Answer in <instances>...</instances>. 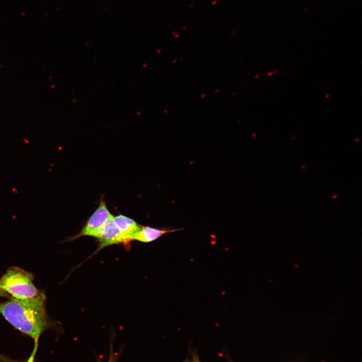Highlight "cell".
Returning <instances> with one entry per match:
<instances>
[{
	"instance_id": "obj_9",
	"label": "cell",
	"mask_w": 362,
	"mask_h": 362,
	"mask_svg": "<svg viewBox=\"0 0 362 362\" xmlns=\"http://www.w3.org/2000/svg\"><path fill=\"white\" fill-rule=\"evenodd\" d=\"M194 362H200V361L198 358H196L194 360Z\"/></svg>"
},
{
	"instance_id": "obj_6",
	"label": "cell",
	"mask_w": 362,
	"mask_h": 362,
	"mask_svg": "<svg viewBox=\"0 0 362 362\" xmlns=\"http://www.w3.org/2000/svg\"><path fill=\"white\" fill-rule=\"evenodd\" d=\"M114 220L120 230L128 236L131 241H132L133 235L141 227V225H139L133 219L122 215H119L114 217Z\"/></svg>"
},
{
	"instance_id": "obj_11",
	"label": "cell",
	"mask_w": 362,
	"mask_h": 362,
	"mask_svg": "<svg viewBox=\"0 0 362 362\" xmlns=\"http://www.w3.org/2000/svg\"><path fill=\"white\" fill-rule=\"evenodd\" d=\"M278 71H279L278 70H275L274 72H273V73H277V72H278Z\"/></svg>"
},
{
	"instance_id": "obj_4",
	"label": "cell",
	"mask_w": 362,
	"mask_h": 362,
	"mask_svg": "<svg viewBox=\"0 0 362 362\" xmlns=\"http://www.w3.org/2000/svg\"><path fill=\"white\" fill-rule=\"evenodd\" d=\"M112 216L105 203L101 201L98 208L88 219L80 233L69 238L72 241L83 236L93 237L96 232Z\"/></svg>"
},
{
	"instance_id": "obj_3",
	"label": "cell",
	"mask_w": 362,
	"mask_h": 362,
	"mask_svg": "<svg viewBox=\"0 0 362 362\" xmlns=\"http://www.w3.org/2000/svg\"><path fill=\"white\" fill-rule=\"evenodd\" d=\"M93 237L97 238L99 242L98 247L94 254L107 246L114 244H121L128 247L131 241L116 225L113 215L98 230Z\"/></svg>"
},
{
	"instance_id": "obj_2",
	"label": "cell",
	"mask_w": 362,
	"mask_h": 362,
	"mask_svg": "<svg viewBox=\"0 0 362 362\" xmlns=\"http://www.w3.org/2000/svg\"><path fill=\"white\" fill-rule=\"evenodd\" d=\"M34 276L30 272L17 267H10L0 278V289L17 299H28L37 296L41 291L34 285Z\"/></svg>"
},
{
	"instance_id": "obj_1",
	"label": "cell",
	"mask_w": 362,
	"mask_h": 362,
	"mask_svg": "<svg viewBox=\"0 0 362 362\" xmlns=\"http://www.w3.org/2000/svg\"><path fill=\"white\" fill-rule=\"evenodd\" d=\"M46 299L43 291L28 299L11 298L0 302V314L16 329L38 340L49 325Z\"/></svg>"
},
{
	"instance_id": "obj_10",
	"label": "cell",
	"mask_w": 362,
	"mask_h": 362,
	"mask_svg": "<svg viewBox=\"0 0 362 362\" xmlns=\"http://www.w3.org/2000/svg\"><path fill=\"white\" fill-rule=\"evenodd\" d=\"M273 73H274L273 72H269L268 73L267 75H268V76H270V75H271L272 74H273Z\"/></svg>"
},
{
	"instance_id": "obj_14",
	"label": "cell",
	"mask_w": 362,
	"mask_h": 362,
	"mask_svg": "<svg viewBox=\"0 0 362 362\" xmlns=\"http://www.w3.org/2000/svg\"><path fill=\"white\" fill-rule=\"evenodd\" d=\"M184 362H189V361L187 360V361H184Z\"/></svg>"
},
{
	"instance_id": "obj_5",
	"label": "cell",
	"mask_w": 362,
	"mask_h": 362,
	"mask_svg": "<svg viewBox=\"0 0 362 362\" xmlns=\"http://www.w3.org/2000/svg\"><path fill=\"white\" fill-rule=\"evenodd\" d=\"M183 229H158L149 226H141L132 237V241L137 240L148 243L154 241L162 235L171 232L180 231Z\"/></svg>"
},
{
	"instance_id": "obj_13",
	"label": "cell",
	"mask_w": 362,
	"mask_h": 362,
	"mask_svg": "<svg viewBox=\"0 0 362 362\" xmlns=\"http://www.w3.org/2000/svg\"><path fill=\"white\" fill-rule=\"evenodd\" d=\"M359 140V139L358 138V139H356L355 141H357V140Z\"/></svg>"
},
{
	"instance_id": "obj_12",
	"label": "cell",
	"mask_w": 362,
	"mask_h": 362,
	"mask_svg": "<svg viewBox=\"0 0 362 362\" xmlns=\"http://www.w3.org/2000/svg\"><path fill=\"white\" fill-rule=\"evenodd\" d=\"M329 96H330V95H327V96H325L324 97V98H328V97H329Z\"/></svg>"
},
{
	"instance_id": "obj_7",
	"label": "cell",
	"mask_w": 362,
	"mask_h": 362,
	"mask_svg": "<svg viewBox=\"0 0 362 362\" xmlns=\"http://www.w3.org/2000/svg\"><path fill=\"white\" fill-rule=\"evenodd\" d=\"M117 355L112 350H111L109 359L108 362H117Z\"/></svg>"
},
{
	"instance_id": "obj_8",
	"label": "cell",
	"mask_w": 362,
	"mask_h": 362,
	"mask_svg": "<svg viewBox=\"0 0 362 362\" xmlns=\"http://www.w3.org/2000/svg\"><path fill=\"white\" fill-rule=\"evenodd\" d=\"M0 297H7L9 298L10 299L12 298V297L6 293L5 292L3 291V290L0 289Z\"/></svg>"
}]
</instances>
